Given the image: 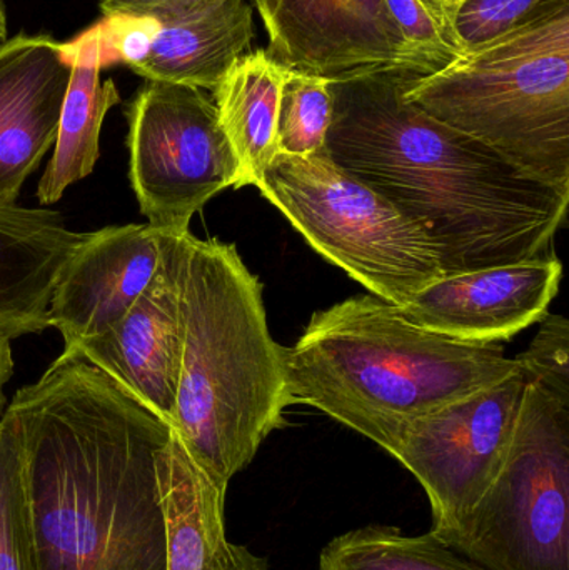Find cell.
I'll return each mask as SVG.
<instances>
[{
    "label": "cell",
    "instance_id": "1",
    "mask_svg": "<svg viewBox=\"0 0 569 570\" xmlns=\"http://www.w3.org/2000/svg\"><path fill=\"white\" fill-rule=\"evenodd\" d=\"M7 411L22 442L36 570H169L167 422L67 352Z\"/></svg>",
    "mask_w": 569,
    "mask_h": 570
},
{
    "label": "cell",
    "instance_id": "2",
    "mask_svg": "<svg viewBox=\"0 0 569 570\" xmlns=\"http://www.w3.org/2000/svg\"><path fill=\"white\" fill-rule=\"evenodd\" d=\"M413 73L331 82L326 150L426 233L444 276L548 256L569 187L543 183L404 97Z\"/></svg>",
    "mask_w": 569,
    "mask_h": 570
},
{
    "label": "cell",
    "instance_id": "3",
    "mask_svg": "<svg viewBox=\"0 0 569 570\" xmlns=\"http://www.w3.org/2000/svg\"><path fill=\"white\" fill-rule=\"evenodd\" d=\"M179 384L170 428L226 488L293 404L286 348L267 328L263 285L236 246L183 236Z\"/></svg>",
    "mask_w": 569,
    "mask_h": 570
},
{
    "label": "cell",
    "instance_id": "4",
    "mask_svg": "<svg viewBox=\"0 0 569 570\" xmlns=\"http://www.w3.org/2000/svg\"><path fill=\"white\" fill-rule=\"evenodd\" d=\"M293 404L320 409L390 452L404 429L520 368L501 344H471L357 295L313 315L286 348Z\"/></svg>",
    "mask_w": 569,
    "mask_h": 570
},
{
    "label": "cell",
    "instance_id": "5",
    "mask_svg": "<svg viewBox=\"0 0 569 570\" xmlns=\"http://www.w3.org/2000/svg\"><path fill=\"white\" fill-rule=\"evenodd\" d=\"M404 97L524 173L569 187V7L411 77Z\"/></svg>",
    "mask_w": 569,
    "mask_h": 570
},
{
    "label": "cell",
    "instance_id": "6",
    "mask_svg": "<svg viewBox=\"0 0 569 570\" xmlns=\"http://www.w3.org/2000/svg\"><path fill=\"white\" fill-rule=\"evenodd\" d=\"M256 187L314 250L398 307L444 276L426 233L340 169L327 150L311 157L277 154Z\"/></svg>",
    "mask_w": 569,
    "mask_h": 570
},
{
    "label": "cell",
    "instance_id": "7",
    "mask_svg": "<svg viewBox=\"0 0 569 570\" xmlns=\"http://www.w3.org/2000/svg\"><path fill=\"white\" fill-rule=\"evenodd\" d=\"M440 541L487 570H569V402L528 382L500 472Z\"/></svg>",
    "mask_w": 569,
    "mask_h": 570
},
{
    "label": "cell",
    "instance_id": "8",
    "mask_svg": "<svg viewBox=\"0 0 569 570\" xmlns=\"http://www.w3.org/2000/svg\"><path fill=\"white\" fill-rule=\"evenodd\" d=\"M129 180L154 229L189 233L193 217L227 187L239 166L203 89L146 80L126 107Z\"/></svg>",
    "mask_w": 569,
    "mask_h": 570
},
{
    "label": "cell",
    "instance_id": "9",
    "mask_svg": "<svg viewBox=\"0 0 569 570\" xmlns=\"http://www.w3.org/2000/svg\"><path fill=\"white\" fill-rule=\"evenodd\" d=\"M527 385V375L518 368L490 387L416 419L394 442L390 454L430 499L434 538L457 531L497 478Z\"/></svg>",
    "mask_w": 569,
    "mask_h": 570
},
{
    "label": "cell",
    "instance_id": "10",
    "mask_svg": "<svg viewBox=\"0 0 569 570\" xmlns=\"http://www.w3.org/2000/svg\"><path fill=\"white\" fill-rule=\"evenodd\" d=\"M106 49L153 82L217 89L254 39L247 0H189L146 19H106Z\"/></svg>",
    "mask_w": 569,
    "mask_h": 570
},
{
    "label": "cell",
    "instance_id": "11",
    "mask_svg": "<svg viewBox=\"0 0 569 570\" xmlns=\"http://www.w3.org/2000/svg\"><path fill=\"white\" fill-rule=\"evenodd\" d=\"M254 6L269 37L267 56L284 69L330 82L411 73L384 0H254Z\"/></svg>",
    "mask_w": 569,
    "mask_h": 570
},
{
    "label": "cell",
    "instance_id": "12",
    "mask_svg": "<svg viewBox=\"0 0 569 570\" xmlns=\"http://www.w3.org/2000/svg\"><path fill=\"white\" fill-rule=\"evenodd\" d=\"M184 234L164 233L156 276L122 321L67 354L77 355L170 425L183 354L179 266Z\"/></svg>",
    "mask_w": 569,
    "mask_h": 570
},
{
    "label": "cell",
    "instance_id": "13",
    "mask_svg": "<svg viewBox=\"0 0 569 570\" xmlns=\"http://www.w3.org/2000/svg\"><path fill=\"white\" fill-rule=\"evenodd\" d=\"M561 276L563 266L551 254L450 274L418 292L401 311L434 334L471 344H501L548 314Z\"/></svg>",
    "mask_w": 569,
    "mask_h": 570
},
{
    "label": "cell",
    "instance_id": "14",
    "mask_svg": "<svg viewBox=\"0 0 569 570\" xmlns=\"http://www.w3.org/2000/svg\"><path fill=\"white\" fill-rule=\"evenodd\" d=\"M163 230L149 224L110 226L87 234L53 285L49 327L63 348L97 337L122 321L156 276Z\"/></svg>",
    "mask_w": 569,
    "mask_h": 570
},
{
    "label": "cell",
    "instance_id": "15",
    "mask_svg": "<svg viewBox=\"0 0 569 570\" xmlns=\"http://www.w3.org/2000/svg\"><path fill=\"white\" fill-rule=\"evenodd\" d=\"M70 72L63 43L52 37L19 33L0 43V209L17 206L56 144Z\"/></svg>",
    "mask_w": 569,
    "mask_h": 570
},
{
    "label": "cell",
    "instance_id": "16",
    "mask_svg": "<svg viewBox=\"0 0 569 570\" xmlns=\"http://www.w3.org/2000/svg\"><path fill=\"white\" fill-rule=\"evenodd\" d=\"M89 233L67 229L56 210L0 209V335L12 338L49 327L53 285Z\"/></svg>",
    "mask_w": 569,
    "mask_h": 570
},
{
    "label": "cell",
    "instance_id": "17",
    "mask_svg": "<svg viewBox=\"0 0 569 570\" xmlns=\"http://www.w3.org/2000/svg\"><path fill=\"white\" fill-rule=\"evenodd\" d=\"M72 66L63 97L52 159L37 186L42 206L56 204L67 187L92 174L99 159L100 129L107 112L120 102L114 80H100L106 57L102 23L90 27L70 42H63Z\"/></svg>",
    "mask_w": 569,
    "mask_h": 570
},
{
    "label": "cell",
    "instance_id": "18",
    "mask_svg": "<svg viewBox=\"0 0 569 570\" xmlns=\"http://www.w3.org/2000/svg\"><path fill=\"white\" fill-rule=\"evenodd\" d=\"M286 72L266 50H254L236 60L213 92L220 126L239 166L237 189L257 186L276 159Z\"/></svg>",
    "mask_w": 569,
    "mask_h": 570
},
{
    "label": "cell",
    "instance_id": "19",
    "mask_svg": "<svg viewBox=\"0 0 569 570\" xmlns=\"http://www.w3.org/2000/svg\"><path fill=\"white\" fill-rule=\"evenodd\" d=\"M226 491L190 458L174 432L160 474L167 569L216 568L227 544L224 531Z\"/></svg>",
    "mask_w": 569,
    "mask_h": 570
},
{
    "label": "cell",
    "instance_id": "20",
    "mask_svg": "<svg viewBox=\"0 0 569 570\" xmlns=\"http://www.w3.org/2000/svg\"><path fill=\"white\" fill-rule=\"evenodd\" d=\"M320 570H487L433 534L404 535L370 525L346 532L321 552Z\"/></svg>",
    "mask_w": 569,
    "mask_h": 570
},
{
    "label": "cell",
    "instance_id": "21",
    "mask_svg": "<svg viewBox=\"0 0 569 570\" xmlns=\"http://www.w3.org/2000/svg\"><path fill=\"white\" fill-rule=\"evenodd\" d=\"M331 120L333 94L330 80L287 70L277 120V154L311 157L326 153Z\"/></svg>",
    "mask_w": 569,
    "mask_h": 570
},
{
    "label": "cell",
    "instance_id": "22",
    "mask_svg": "<svg viewBox=\"0 0 569 570\" xmlns=\"http://www.w3.org/2000/svg\"><path fill=\"white\" fill-rule=\"evenodd\" d=\"M0 570H36L22 442L7 409L0 419Z\"/></svg>",
    "mask_w": 569,
    "mask_h": 570
},
{
    "label": "cell",
    "instance_id": "23",
    "mask_svg": "<svg viewBox=\"0 0 569 570\" xmlns=\"http://www.w3.org/2000/svg\"><path fill=\"white\" fill-rule=\"evenodd\" d=\"M563 7L569 0H467L458 10L454 32L463 52L470 53Z\"/></svg>",
    "mask_w": 569,
    "mask_h": 570
},
{
    "label": "cell",
    "instance_id": "24",
    "mask_svg": "<svg viewBox=\"0 0 569 570\" xmlns=\"http://www.w3.org/2000/svg\"><path fill=\"white\" fill-rule=\"evenodd\" d=\"M406 50L408 69L431 76L457 62L463 53L444 40L440 27L420 0H384Z\"/></svg>",
    "mask_w": 569,
    "mask_h": 570
},
{
    "label": "cell",
    "instance_id": "25",
    "mask_svg": "<svg viewBox=\"0 0 569 570\" xmlns=\"http://www.w3.org/2000/svg\"><path fill=\"white\" fill-rule=\"evenodd\" d=\"M541 327L518 364L528 382L540 385L569 402V322L563 315L547 314Z\"/></svg>",
    "mask_w": 569,
    "mask_h": 570
},
{
    "label": "cell",
    "instance_id": "26",
    "mask_svg": "<svg viewBox=\"0 0 569 570\" xmlns=\"http://www.w3.org/2000/svg\"><path fill=\"white\" fill-rule=\"evenodd\" d=\"M184 2L189 0H99V7L106 19H146L159 10Z\"/></svg>",
    "mask_w": 569,
    "mask_h": 570
},
{
    "label": "cell",
    "instance_id": "27",
    "mask_svg": "<svg viewBox=\"0 0 569 570\" xmlns=\"http://www.w3.org/2000/svg\"><path fill=\"white\" fill-rule=\"evenodd\" d=\"M420 2L426 7L428 12L440 27L444 40L464 56L463 49L458 42L457 32H454V20H457L458 10L467 0H420Z\"/></svg>",
    "mask_w": 569,
    "mask_h": 570
},
{
    "label": "cell",
    "instance_id": "28",
    "mask_svg": "<svg viewBox=\"0 0 569 570\" xmlns=\"http://www.w3.org/2000/svg\"><path fill=\"white\" fill-rule=\"evenodd\" d=\"M214 570H267V564L249 549L227 542Z\"/></svg>",
    "mask_w": 569,
    "mask_h": 570
},
{
    "label": "cell",
    "instance_id": "29",
    "mask_svg": "<svg viewBox=\"0 0 569 570\" xmlns=\"http://www.w3.org/2000/svg\"><path fill=\"white\" fill-rule=\"evenodd\" d=\"M9 337H2L0 335V415L6 411L7 399L3 394V387L7 382L10 381L13 374V357H12V345H10Z\"/></svg>",
    "mask_w": 569,
    "mask_h": 570
},
{
    "label": "cell",
    "instance_id": "30",
    "mask_svg": "<svg viewBox=\"0 0 569 570\" xmlns=\"http://www.w3.org/2000/svg\"><path fill=\"white\" fill-rule=\"evenodd\" d=\"M9 36V26H7L6 2L0 0V39L6 40Z\"/></svg>",
    "mask_w": 569,
    "mask_h": 570
}]
</instances>
